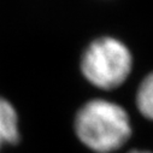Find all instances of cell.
Wrapping results in <instances>:
<instances>
[{
    "mask_svg": "<svg viewBox=\"0 0 153 153\" xmlns=\"http://www.w3.org/2000/svg\"><path fill=\"white\" fill-rule=\"evenodd\" d=\"M75 131L91 151L111 153L129 140L131 126L127 111L121 105L105 99H93L76 114Z\"/></svg>",
    "mask_w": 153,
    "mask_h": 153,
    "instance_id": "obj_1",
    "label": "cell"
},
{
    "mask_svg": "<svg viewBox=\"0 0 153 153\" xmlns=\"http://www.w3.org/2000/svg\"><path fill=\"white\" fill-rule=\"evenodd\" d=\"M133 68V57L128 47L111 36L94 40L83 52L81 70L93 86L110 91L124 83Z\"/></svg>",
    "mask_w": 153,
    "mask_h": 153,
    "instance_id": "obj_2",
    "label": "cell"
},
{
    "mask_svg": "<svg viewBox=\"0 0 153 153\" xmlns=\"http://www.w3.org/2000/svg\"><path fill=\"white\" fill-rule=\"evenodd\" d=\"M19 140L18 117L11 102L0 98V148Z\"/></svg>",
    "mask_w": 153,
    "mask_h": 153,
    "instance_id": "obj_3",
    "label": "cell"
},
{
    "mask_svg": "<svg viewBox=\"0 0 153 153\" xmlns=\"http://www.w3.org/2000/svg\"><path fill=\"white\" fill-rule=\"evenodd\" d=\"M136 106L143 117L153 122V71L146 76L139 86Z\"/></svg>",
    "mask_w": 153,
    "mask_h": 153,
    "instance_id": "obj_4",
    "label": "cell"
},
{
    "mask_svg": "<svg viewBox=\"0 0 153 153\" xmlns=\"http://www.w3.org/2000/svg\"><path fill=\"white\" fill-rule=\"evenodd\" d=\"M128 153H153V152H149V151H145V149H131L130 152Z\"/></svg>",
    "mask_w": 153,
    "mask_h": 153,
    "instance_id": "obj_5",
    "label": "cell"
}]
</instances>
